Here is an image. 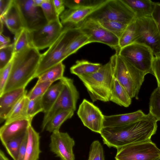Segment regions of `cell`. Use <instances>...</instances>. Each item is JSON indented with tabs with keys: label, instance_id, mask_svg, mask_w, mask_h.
<instances>
[{
	"label": "cell",
	"instance_id": "1",
	"mask_svg": "<svg viewBox=\"0 0 160 160\" xmlns=\"http://www.w3.org/2000/svg\"><path fill=\"white\" fill-rule=\"evenodd\" d=\"M157 120L150 113L130 124L103 128L100 134L104 144L116 148L151 140L157 128Z\"/></svg>",
	"mask_w": 160,
	"mask_h": 160
},
{
	"label": "cell",
	"instance_id": "2",
	"mask_svg": "<svg viewBox=\"0 0 160 160\" xmlns=\"http://www.w3.org/2000/svg\"><path fill=\"white\" fill-rule=\"evenodd\" d=\"M41 54L32 46L14 54L11 73L3 93L25 88L35 78Z\"/></svg>",
	"mask_w": 160,
	"mask_h": 160
},
{
	"label": "cell",
	"instance_id": "3",
	"mask_svg": "<svg viewBox=\"0 0 160 160\" xmlns=\"http://www.w3.org/2000/svg\"><path fill=\"white\" fill-rule=\"evenodd\" d=\"M78 27L66 25L60 34L48 48L41 54L35 78L65 59V54L70 43L81 33Z\"/></svg>",
	"mask_w": 160,
	"mask_h": 160
},
{
	"label": "cell",
	"instance_id": "4",
	"mask_svg": "<svg viewBox=\"0 0 160 160\" xmlns=\"http://www.w3.org/2000/svg\"><path fill=\"white\" fill-rule=\"evenodd\" d=\"M86 88L93 102L110 101L111 90L114 78L109 61L93 73L78 76Z\"/></svg>",
	"mask_w": 160,
	"mask_h": 160
},
{
	"label": "cell",
	"instance_id": "5",
	"mask_svg": "<svg viewBox=\"0 0 160 160\" xmlns=\"http://www.w3.org/2000/svg\"><path fill=\"white\" fill-rule=\"evenodd\" d=\"M113 76L126 89L130 97L138 99V94L146 74L140 71L118 54L110 58Z\"/></svg>",
	"mask_w": 160,
	"mask_h": 160
},
{
	"label": "cell",
	"instance_id": "6",
	"mask_svg": "<svg viewBox=\"0 0 160 160\" xmlns=\"http://www.w3.org/2000/svg\"><path fill=\"white\" fill-rule=\"evenodd\" d=\"M87 18L97 22L116 21L128 25L136 18L134 12L122 0H105Z\"/></svg>",
	"mask_w": 160,
	"mask_h": 160
},
{
	"label": "cell",
	"instance_id": "7",
	"mask_svg": "<svg viewBox=\"0 0 160 160\" xmlns=\"http://www.w3.org/2000/svg\"><path fill=\"white\" fill-rule=\"evenodd\" d=\"M62 83L61 91L54 104L47 112L44 113L41 125L42 131L56 113L62 110H72L75 111L79 98V93L74 84L72 79L64 77L60 80Z\"/></svg>",
	"mask_w": 160,
	"mask_h": 160
},
{
	"label": "cell",
	"instance_id": "8",
	"mask_svg": "<svg viewBox=\"0 0 160 160\" xmlns=\"http://www.w3.org/2000/svg\"><path fill=\"white\" fill-rule=\"evenodd\" d=\"M118 54L146 75L153 74L152 65L154 56L152 50L148 46L135 42L121 48Z\"/></svg>",
	"mask_w": 160,
	"mask_h": 160
},
{
	"label": "cell",
	"instance_id": "9",
	"mask_svg": "<svg viewBox=\"0 0 160 160\" xmlns=\"http://www.w3.org/2000/svg\"><path fill=\"white\" fill-rule=\"evenodd\" d=\"M77 27L88 38L89 43L97 42L105 44L114 49L116 53H119L121 49L119 38L97 21L87 18Z\"/></svg>",
	"mask_w": 160,
	"mask_h": 160
},
{
	"label": "cell",
	"instance_id": "10",
	"mask_svg": "<svg viewBox=\"0 0 160 160\" xmlns=\"http://www.w3.org/2000/svg\"><path fill=\"white\" fill-rule=\"evenodd\" d=\"M116 160H154L160 149L151 140L128 144L117 148Z\"/></svg>",
	"mask_w": 160,
	"mask_h": 160
},
{
	"label": "cell",
	"instance_id": "11",
	"mask_svg": "<svg viewBox=\"0 0 160 160\" xmlns=\"http://www.w3.org/2000/svg\"><path fill=\"white\" fill-rule=\"evenodd\" d=\"M138 38L136 42L149 47L154 55L160 53V35L151 16L136 19Z\"/></svg>",
	"mask_w": 160,
	"mask_h": 160
},
{
	"label": "cell",
	"instance_id": "12",
	"mask_svg": "<svg viewBox=\"0 0 160 160\" xmlns=\"http://www.w3.org/2000/svg\"><path fill=\"white\" fill-rule=\"evenodd\" d=\"M24 27L29 32L38 29L48 22L40 7L35 6L33 0H15Z\"/></svg>",
	"mask_w": 160,
	"mask_h": 160
},
{
	"label": "cell",
	"instance_id": "13",
	"mask_svg": "<svg viewBox=\"0 0 160 160\" xmlns=\"http://www.w3.org/2000/svg\"><path fill=\"white\" fill-rule=\"evenodd\" d=\"M63 27L60 20L48 22L40 28L29 32L32 46L42 50L49 48L58 37Z\"/></svg>",
	"mask_w": 160,
	"mask_h": 160
},
{
	"label": "cell",
	"instance_id": "14",
	"mask_svg": "<svg viewBox=\"0 0 160 160\" xmlns=\"http://www.w3.org/2000/svg\"><path fill=\"white\" fill-rule=\"evenodd\" d=\"M77 113L85 126L100 134L103 128L104 115L98 108L84 99L79 106Z\"/></svg>",
	"mask_w": 160,
	"mask_h": 160
},
{
	"label": "cell",
	"instance_id": "15",
	"mask_svg": "<svg viewBox=\"0 0 160 160\" xmlns=\"http://www.w3.org/2000/svg\"><path fill=\"white\" fill-rule=\"evenodd\" d=\"M74 145V139L67 132L57 131L50 136V151L61 160H75L73 151Z\"/></svg>",
	"mask_w": 160,
	"mask_h": 160
},
{
	"label": "cell",
	"instance_id": "16",
	"mask_svg": "<svg viewBox=\"0 0 160 160\" xmlns=\"http://www.w3.org/2000/svg\"><path fill=\"white\" fill-rule=\"evenodd\" d=\"M31 122L29 119H22L4 123L0 128V138L3 145L25 134Z\"/></svg>",
	"mask_w": 160,
	"mask_h": 160
},
{
	"label": "cell",
	"instance_id": "17",
	"mask_svg": "<svg viewBox=\"0 0 160 160\" xmlns=\"http://www.w3.org/2000/svg\"><path fill=\"white\" fill-rule=\"evenodd\" d=\"M102 4L93 7L68 8L65 10L60 16L61 22L62 25L77 27Z\"/></svg>",
	"mask_w": 160,
	"mask_h": 160
},
{
	"label": "cell",
	"instance_id": "18",
	"mask_svg": "<svg viewBox=\"0 0 160 160\" xmlns=\"http://www.w3.org/2000/svg\"><path fill=\"white\" fill-rule=\"evenodd\" d=\"M25 88H21L3 93L0 96V122L7 119L13 108L25 94Z\"/></svg>",
	"mask_w": 160,
	"mask_h": 160
},
{
	"label": "cell",
	"instance_id": "19",
	"mask_svg": "<svg viewBox=\"0 0 160 160\" xmlns=\"http://www.w3.org/2000/svg\"><path fill=\"white\" fill-rule=\"evenodd\" d=\"M146 115L141 110L125 114L104 116L103 128L113 127L134 122Z\"/></svg>",
	"mask_w": 160,
	"mask_h": 160
},
{
	"label": "cell",
	"instance_id": "20",
	"mask_svg": "<svg viewBox=\"0 0 160 160\" xmlns=\"http://www.w3.org/2000/svg\"><path fill=\"white\" fill-rule=\"evenodd\" d=\"M0 19L4 21L8 29L14 35L24 28L15 0H12L8 10Z\"/></svg>",
	"mask_w": 160,
	"mask_h": 160
},
{
	"label": "cell",
	"instance_id": "21",
	"mask_svg": "<svg viewBox=\"0 0 160 160\" xmlns=\"http://www.w3.org/2000/svg\"><path fill=\"white\" fill-rule=\"evenodd\" d=\"M28 141L24 160H38L41 152L40 149V136L32 126L28 129Z\"/></svg>",
	"mask_w": 160,
	"mask_h": 160
},
{
	"label": "cell",
	"instance_id": "22",
	"mask_svg": "<svg viewBox=\"0 0 160 160\" xmlns=\"http://www.w3.org/2000/svg\"><path fill=\"white\" fill-rule=\"evenodd\" d=\"M132 11L136 18L151 16L156 2L150 0H122Z\"/></svg>",
	"mask_w": 160,
	"mask_h": 160
},
{
	"label": "cell",
	"instance_id": "23",
	"mask_svg": "<svg viewBox=\"0 0 160 160\" xmlns=\"http://www.w3.org/2000/svg\"><path fill=\"white\" fill-rule=\"evenodd\" d=\"M132 99L124 88L114 77L110 101L121 106L128 107L131 103Z\"/></svg>",
	"mask_w": 160,
	"mask_h": 160
},
{
	"label": "cell",
	"instance_id": "24",
	"mask_svg": "<svg viewBox=\"0 0 160 160\" xmlns=\"http://www.w3.org/2000/svg\"><path fill=\"white\" fill-rule=\"evenodd\" d=\"M62 86V82L60 80L52 85L42 96V103L44 113L49 111L54 104L61 91Z\"/></svg>",
	"mask_w": 160,
	"mask_h": 160
},
{
	"label": "cell",
	"instance_id": "25",
	"mask_svg": "<svg viewBox=\"0 0 160 160\" xmlns=\"http://www.w3.org/2000/svg\"><path fill=\"white\" fill-rule=\"evenodd\" d=\"M27 94V93L24 95L13 108L5 121V124L22 119H28L31 121L27 115V107L29 99Z\"/></svg>",
	"mask_w": 160,
	"mask_h": 160
},
{
	"label": "cell",
	"instance_id": "26",
	"mask_svg": "<svg viewBox=\"0 0 160 160\" xmlns=\"http://www.w3.org/2000/svg\"><path fill=\"white\" fill-rule=\"evenodd\" d=\"M102 65L85 60H78L70 68L71 73L78 76L93 73L98 70Z\"/></svg>",
	"mask_w": 160,
	"mask_h": 160
},
{
	"label": "cell",
	"instance_id": "27",
	"mask_svg": "<svg viewBox=\"0 0 160 160\" xmlns=\"http://www.w3.org/2000/svg\"><path fill=\"white\" fill-rule=\"evenodd\" d=\"M65 66L62 62H60L50 68L38 78L36 83L43 82H54L61 80L63 77Z\"/></svg>",
	"mask_w": 160,
	"mask_h": 160
},
{
	"label": "cell",
	"instance_id": "28",
	"mask_svg": "<svg viewBox=\"0 0 160 160\" xmlns=\"http://www.w3.org/2000/svg\"><path fill=\"white\" fill-rule=\"evenodd\" d=\"M72 110L61 111L56 113L47 124L46 130L50 132L59 131L62 124L67 120L71 118L74 114Z\"/></svg>",
	"mask_w": 160,
	"mask_h": 160
},
{
	"label": "cell",
	"instance_id": "29",
	"mask_svg": "<svg viewBox=\"0 0 160 160\" xmlns=\"http://www.w3.org/2000/svg\"><path fill=\"white\" fill-rule=\"evenodd\" d=\"M136 19L127 25L119 38V46L121 49L136 42L138 35Z\"/></svg>",
	"mask_w": 160,
	"mask_h": 160
},
{
	"label": "cell",
	"instance_id": "30",
	"mask_svg": "<svg viewBox=\"0 0 160 160\" xmlns=\"http://www.w3.org/2000/svg\"><path fill=\"white\" fill-rule=\"evenodd\" d=\"M13 44L14 54L20 52L32 46L29 32L26 28H23L15 35Z\"/></svg>",
	"mask_w": 160,
	"mask_h": 160
},
{
	"label": "cell",
	"instance_id": "31",
	"mask_svg": "<svg viewBox=\"0 0 160 160\" xmlns=\"http://www.w3.org/2000/svg\"><path fill=\"white\" fill-rule=\"evenodd\" d=\"M88 43H89L88 38L81 32L74 38L68 45L65 54V58L75 53L82 46Z\"/></svg>",
	"mask_w": 160,
	"mask_h": 160
},
{
	"label": "cell",
	"instance_id": "32",
	"mask_svg": "<svg viewBox=\"0 0 160 160\" xmlns=\"http://www.w3.org/2000/svg\"><path fill=\"white\" fill-rule=\"evenodd\" d=\"M149 108V113L157 121H160V88L158 86L151 95Z\"/></svg>",
	"mask_w": 160,
	"mask_h": 160
},
{
	"label": "cell",
	"instance_id": "33",
	"mask_svg": "<svg viewBox=\"0 0 160 160\" xmlns=\"http://www.w3.org/2000/svg\"><path fill=\"white\" fill-rule=\"evenodd\" d=\"M98 22L119 38L128 25L116 21H106Z\"/></svg>",
	"mask_w": 160,
	"mask_h": 160
},
{
	"label": "cell",
	"instance_id": "34",
	"mask_svg": "<svg viewBox=\"0 0 160 160\" xmlns=\"http://www.w3.org/2000/svg\"><path fill=\"white\" fill-rule=\"evenodd\" d=\"M40 7L48 22L60 20L52 0H44Z\"/></svg>",
	"mask_w": 160,
	"mask_h": 160
},
{
	"label": "cell",
	"instance_id": "35",
	"mask_svg": "<svg viewBox=\"0 0 160 160\" xmlns=\"http://www.w3.org/2000/svg\"><path fill=\"white\" fill-rule=\"evenodd\" d=\"M64 5L69 9L93 7L100 5L105 0H63Z\"/></svg>",
	"mask_w": 160,
	"mask_h": 160
},
{
	"label": "cell",
	"instance_id": "36",
	"mask_svg": "<svg viewBox=\"0 0 160 160\" xmlns=\"http://www.w3.org/2000/svg\"><path fill=\"white\" fill-rule=\"evenodd\" d=\"M25 134L12 140L3 145L7 152L13 160H18L19 150Z\"/></svg>",
	"mask_w": 160,
	"mask_h": 160
},
{
	"label": "cell",
	"instance_id": "37",
	"mask_svg": "<svg viewBox=\"0 0 160 160\" xmlns=\"http://www.w3.org/2000/svg\"><path fill=\"white\" fill-rule=\"evenodd\" d=\"M52 83L43 82L36 83L27 96L29 100H31L42 97Z\"/></svg>",
	"mask_w": 160,
	"mask_h": 160
},
{
	"label": "cell",
	"instance_id": "38",
	"mask_svg": "<svg viewBox=\"0 0 160 160\" xmlns=\"http://www.w3.org/2000/svg\"><path fill=\"white\" fill-rule=\"evenodd\" d=\"M14 54L13 43L0 48V69L4 68L10 62Z\"/></svg>",
	"mask_w": 160,
	"mask_h": 160
},
{
	"label": "cell",
	"instance_id": "39",
	"mask_svg": "<svg viewBox=\"0 0 160 160\" xmlns=\"http://www.w3.org/2000/svg\"><path fill=\"white\" fill-rule=\"evenodd\" d=\"M41 99L42 97H41L29 100L27 112L29 118L32 121L36 115L40 112H43Z\"/></svg>",
	"mask_w": 160,
	"mask_h": 160
},
{
	"label": "cell",
	"instance_id": "40",
	"mask_svg": "<svg viewBox=\"0 0 160 160\" xmlns=\"http://www.w3.org/2000/svg\"><path fill=\"white\" fill-rule=\"evenodd\" d=\"M88 160H105L103 148L98 141L95 140L92 143Z\"/></svg>",
	"mask_w": 160,
	"mask_h": 160
},
{
	"label": "cell",
	"instance_id": "41",
	"mask_svg": "<svg viewBox=\"0 0 160 160\" xmlns=\"http://www.w3.org/2000/svg\"><path fill=\"white\" fill-rule=\"evenodd\" d=\"M13 58L4 68L0 69V96L2 95L9 78L11 73Z\"/></svg>",
	"mask_w": 160,
	"mask_h": 160
},
{
	"label": "cell",
	"instance_id": "42",
	"mask_svg": "<svg viewBox=\"0 0 160 160\" xmlns=\"http://www.w3.org/2000/svg\"><path fill=\"white\" fill-rule=\"evenodd\" d=\"M153 75L155 77L158 86L160 88V53L154 57L152 65Z\"/></svg>",
	"mask_w": 160,
	"mask_h": 160
},
{
	"label": "cell",
	"instance_id": "43",
	"mask_svg": "<svg viewBox=\"0 0 160 160\" xmlns=\"http://www.w3.org/2000/svg\"><path fill=\"white\" fill-rule=\"evenodd\" d=\"M151 16L156 24L160 35V3L156 2Z\"/></svg>",
	"mask_w": 160,
	"mask_h": 160
},
{
	"label": "cell",
	"instance_id": "44",
	"mask_svg": "<svg viewBox=\"0 0 160 160\" xmlns=\"http://www.w3.org/2000/svg\"><path fill=\"white\" fill-rule=\"evenodd\" d=\"M28 132L24 135L19 150L17 160H24L27 146Z\"/></svg>",
	"mask_w": 160,
	"mask_h": 160
},
{
	"label": "cell",
	"instance_id": "45",
	"mask_svg": "<svg viewBox=\"0 0 160 160\" xmlns=\"http://www.w3.org/2000/svg\"><path fill=\"white\" fill-rule=\"evenodd\" d=\"M12 0H0V18H2L8 10Z\"/></svg>",
	"mask_w": 160,
	"mask_h": 160
},
{
	"label": "cell",
	"instance_id": "46",
	"mask_svg": "<svg viewBox=\"0 0 160 160\" xmlns=\"http://www.w3.org/2000/svg\"><path fill=\"white\" fill-rule=\"evenodd\" d=\"M56 11L59 16L65 10V5L63 0H52Z\"/></svg>",
	"mask_w": 160,
	"mask_h": 160
},
{
	"label": "cell",
	"instance_id": "47",
	"mask_svg": "<svg viewBox=\"0 0 160 160\" xmlns=\"http://www.w3.org/2000/svg\"><path fill=\"white\" fill-rule=\"evenodd\" d=\"M10 39L9 37L4 36L2 33H0V48L10 44Z\"/></svg>",
	"mask_w": 160,
	"mask_h": 160
},
{
	"label": "cell",
	"instance_id": "48",
	"mask_svg": "<svg viewBox=\"0 0 160 160\" xmlns=\"http://www.w3.org/2000/svg\"><path fill=\"white\" fill-rule=\"evenodd\" d=\"M34 5L37 7H40L44 0H33Z\"/></svg>",
	"mask_w": 160,
	"mask_h": 160
},
{
	"label": "cell",
	"instance_id": "49",
	"mask_svg": "<svg viewBox=\"0 0 160 160\" xmlns=\"http://www.w3.org/2000/svg\"><path fill=\"white\" fill-rule=\"evenodd\" d=\"M0 160H9L1 150H0Z\"/></svg>",
	"mask_w": 160,
	"mask_h": 160
},
{
	"label": "cell",
	"instance_id": "50",
	"mask_svg": "<svg viewBox=\"0 0 160 160\" xmlns=\"http://www.w3.org/2000/svg\"><path fill=\"white\" fill-rule=\"evenodd\" d=\"M154 160H160V156L158 157L157 158H156Z\"/></svg>",
	"mask_w": 160,
	"mask_h": 160
}]
</instances>
